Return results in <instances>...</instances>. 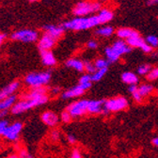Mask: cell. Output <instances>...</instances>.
<instances>
[{
  "label": "cell",
  "mask_w": 158,
  "mask_h": 158,
  "mask_svg": "<svg viewBox=\"0 0 158 158\" xmlns=\"http://www.w3.org/2000/svg\"><path fill=\"white\" fill-rule=\"evenodd\" d=\"M42 120L46 125H48L50 127H54L57 124L59 118L56 113H54L52 111H46L42 115Z\"/></svg>",
  "instance_id": "cell-13"
},
{
  "label": "cell",
  "mask_w": 158,
  "mask_h": 158,
  "mask_svg": "<svg viewBox=\"0 0 158 158\" xmlns=\"http://www.w3.org/2000/svg\"><path fill=\"white\" fill-rule=\"evenodd\" d=\"M132 95H133V98H134V100H135V102L140 103V102L142 101L143 97L139 94V92H138V90H136V91H135L134 93H132Z\"/></svg>",
  "instance_id": "cell-36"
},
{
  "label": "cell",
  "mask_w": 158,
  "mask_h": 158,
  "mask_svg": "<svg viewBox=\"0 0 158 158\" xmlns=\"http://www.w3.org/2000/svg\"><path fill=\"white\" fill-rule=\"evenodd\" d=\"M157 78H158V68H155L149 73L148 79L149 80H154V79H157Z\"/></svg>",
  "instance_id": "cell-34"
},
{
  "label": "cell",
  "mask_w": 158,
  "mask_h": 158,
  "mask_svg": "<svg viewBox=\"0 0 158 158\" xmlns=\"http://www.w3.org/2000/svg\"><path fill=\"white\" fill-rule=\"evenodd\" d=\"M88 106H89L88 100H79L77 102L71 104L67 107V111L70 113L72 118L81 117L88 112Z\"/></svg>",
  "instance_id": "cell-7"
},
{
  "label": "cell",
  "mask_w": 158,
  "mask_h": 158,
  "mask_svg": "<svg viewBox=\"0 0 158 158\" xmlns=\"http://www.w3.org/2000/svg\"><path fill=\"white\" fill-rule=\"evenodd\" d=\"M84 68H85V71H87L88 73H90V74H93L97 71L95 65L89 61H84Z\"/></svg>",
  "instance_id": "cell-29"
},
{
  "label": "cell",
  "mask_w": 158,
  "mask_h": 158,
  "mask_svg": "<svg viewBox=\"0 0 158 158\" xmlns=\"http://www.w3.org/2000/svg\"><path fill=\"white\" fill-rule=\"evenodd\" d=\"M22 129H23V124L21 123H19V122L13 123L8 125V127L6 128L4 134H3V136L5 138H7L8 140L16 141L19 138V135H20V133H21Z\"/></svg>",
  "instance_id": "cell-8"
},
{
  "label": "cell",
  "mask_w": 158,
  "mask_h": 158,
  "mask_svg": "<svg viewBox=\"0 0 158 158\" xmlns=\"http://www.w3.org/2000/svg\"><path fill=\"white\" fill-rule=\"evenodd\" d=\"M146 43L151 47H158V38L156 36H148L146 39Z\"/></svg>",
  "instance_id": "cell-28"
},
{
  "label": "cell",
  "mask_w": 158,
  "mask_h": 158,
  "mask_svg": "<svg viewBox=\"0 0 158 158\" xmlns=\"http://www.w3.org/2000/svg\"><path fill=\"white\" fill-rule=\"evenodd\" d=\"M59 137H60V133H59L58 130H54L51 132V138L53 140H58Z\"/></svg>",
  "instance_id": "cell-37"
},
{
  "label": "cell",
  "mask_w": 158,
  "mask_h": 158,
  "mask_svg": "<svg viewBox=\"0 0 158 158\" xmlns=\"http://www.w3.org/2000/svg\"><path fill=\"white\" fill-rule=\"evenodd\" d=\"M111 47L114 49V51L120 56L122 55H123V54L131 52V50H132V47H130L126 44V42H123V41H118V42H116Z\"/></svg>",
  "instance_id": "cell-15"
},
{
  "label": "cell",
  "mask_w": 158,
  "mask_h": 158,
  "mask_svg": "<svg viewBox=\"0 0 158 158\" xmlns=\"http://www.w3.org/2000/svg\"><path fill=\"white\" fill-rule=\"evenodd\" d=\"M137 89H138V87H137L136 85H131V86L129 87V91H130L131 93H134L135 91L137 90Z\"/></svg>",
  "instance_id": "cell-43"
},
{
  "label": "cell",
  "mask_w": 158,
  "mask_h": 158,
  "mask_svg": "<svg viewBox=\"0 0 158 158\" xmlns=\"http://www.w3.org/2000/svg\"><path fill=\"white\" fill-rule=\"evenodd\" d=\"M19 87H20V83L18 81H15V82L9 84L5 88H3L0 90V100H3V99L12 96L13 93L18 90Z\"/></svg>",
  "instance_id": "cell-11"
},
{
  "label": "cell",
  "mask_w": 158,
  "mask_h": 158,
  "mask_svg": "<svg viewBox=\"0 0 158 158\" xmlns=\"http://www.w3.org/2000/svg\"><path fill=\"white\" fill-rule=\"evenodd\" d=\"M117 36L121 39H130V38H134V37H138L139 36V33L137 31L131 29V28H120L117 31Z\"/></svg>",
  "instance_id": "cell-17"
},
{
  "label": "cell",
  "mask_w": 158,
  "mask_h": 158,
  "mask_svg": "<svg viewBox=\"0 0 158 158\" xmlns=\"http://www.w3.org/2000/svg\"><path fill=\"white\" fill-rule=\"evenodd\" d=\"M122 80L128 85H136V83L138 82V77L136 76V74H135L134 73L131 72H125L123 73L122 75Z\"/></svg>",
  "instance_id": "cell-20"
},
{
  "label": "cell",
  "mask_w": 158,
  "mask_h": 158,
  "mask_svg": "<svg viewBox=\"0 0 158 158\" xmlns=\"http://www.w3.org/2000/svg\"><path fill=\"white\" fill-rule=\"evenodd\" d=\"M147 4H148L149 6H152V5L158 4V0H148Z\"/></svg>",
  "instance_id": "cell-45"
},
{
  "label": "cell",
  "mask_w": 158,
  "mask_h": 158,
  "mask_svg": "<svg viewBox=\"0 0 158 158\" xmlns=\"http://www.w3.org/2000/svg\"><path fill=\"white\" fill-rule=\"evenodd\" d=\"M71 158H82V154H81V152H79L77 149H74L72 152Z\"/></svg>",
  "instance_id": "cell-38"
},
{
  "label": "cell",
  "mask_w": 158,
  "mask_h": 158,
  "mask_svg": "<svg viewBox=\"0 0 158 158\" xmlns=\"http://www.w3.org/2000/svg\"><path fill=\"white\" fill-rule=\"evenodd\" d=\"M157 93H158V90H157Z\"/></svg>",
  "instance_id": "cell-51"
},
{
  "label": "cell",
  "mask_w": 158,
  "mask_h": 158,
  "mask_svg": "<svg viewBox=\"0 0 158 158\" xmlns=\"http://www.w3.org/2000/svg\"><path fill=\"white\" fill-rule=\"evenodd\" d=\"M84 92H85V90H83L79 85H77V86L66 90L65 92H63L62 93V98L63 99H71V98L78 97V96L83 95Z\"/></svg>",
  "instance_id": "cell-16"
},
{
  "label": "cell",
  "mask_w": 158,
  "mask_h": 158,
  "mask_svg": "<svg viewBox=\"0 0 158 158\" xmlns=\"http://www.w3.org/2000/svg\"><path fill=\"white\" fill-rule=\"evenodd\" d=\"M7 158H18V155H16V154H10Z\"/></svg>",
  "instance_id": "cell-49"
},
{
  "label": "cell",
  "mask_w": 158,
  "mask_h": 158,
  "mask_svg": "<svg viewBox=\"0 0 158 158\" xmlns=\"http://www.w3.org/2000/svg\"><path fill=\"white\" fill-rule=\"evenodd\" d=\"M8 125H9V123H8L7 121L0 120V135H3V134H4L6 128L8 127Z\"/></svg>",
  "instance_id": "cell-35"
},
{
  "label": "cell",
  "mask_w": 158,
  "mask_h": 158,
  "mask_svg": "<svg viewBox=\"0 0 158 158\" xmlns=\"http://www.w3.org/2000/svg\"><path fill=\"white\" fill-rule=\"evenodd\" d=\"M8 115V110H3L0 111V120H2L3 118H5Z\"/></svg>",
  "instance_id": "cell-44"
},
{
  "label": "cell",
  "mask_w": 158,
  "mask_h": 158,
  "mask_svg": "<svg viewBox=\"0 0 158 158\" xmlns=\"http://www.w3.org/2000/svg\"><path fill=\"white\" fill-rule=\"evenodd\" d=\"M79 86L81 87V89H83V90H87V89H89L90 87H91V82H89V83H84V84H79Z\"/></svg>",
  "instance_id": "cell-41"
},
{
  "label": "cell",
  "mask_w": 158,
  "mask_h": 158,
  "mask_svg": "<svg viewBox=\"0 0 158 158\" xmlns=\"http://www.w3.org/2000/svg\"><path fill=\"white\" fill-rule=\"evenodd\" d=\"M146 42L144 40L140 37H134V38H130V39H127L126 40V44L130 46V47H138V48H141L143 46V44H145Z\"/></svg>",
  "instance_id": "cell-22"
},
{
  "label": "cell",
  "mask_w": 158,
  "mask_h": 158,
  "mask_svg": "<svg viewBox=\"0 0 158 158\" xmlns=\"http://www.w3.org/2000/svg\"><path fill=\"white\" fill-rule=\"evenodd\" d=\"M101 8L100 3L98 2H79L74 7L73 12L74 15L78 17H83L84 15H87L89 13H92L95 11H98Z\"/></svg>",
  "instance_id": "cell-4"
},
{
  "label": "cell",
  "mask_w": 158,
  "mask_h": 158,
  "mask_svg": "<svg viewBox=\"0 0 158 158\" xmlns=\"http://www.w3.org/2000/svg\"><path fill=\"white\" fill-rule=\"evenodd\" d=\"M105 52H106V56L108 58L109 62H115L118 60V57H120V56L114 51V49L112 47H106Z\"/></svg>",
  "instance_id": "cell-23"
},
{
  "label": "cell",
  "mask_w": 158,
  "mask_h": 158,
  "mask_svg": "<svg viewBox=\"0 0 158 158\" xmlns=\"http://www.w3.org/2000/svg\"><path fill=\"white\" fill-rule=\"evenodd\" d=\"M98 25H100L98 15H93L90 17H77L74 18L71 21L65 22L62 25V27L64 29H70V30H85L91 27H94Z\"/></svg>",
  "instance_id": "cell-1"
},
{
  "label": "cell",
  "mask_w": 158,
  "mask_h": 158,
  "mask_svg": "<svg viewBox=\"0 0 158 158\" xmlns=\"http://www.w3.org/2000/svg\"><path fill=\"white\" fill-rule=\"evenodd\" d=\"M59 91H60V89L57 88V87H56V88H53V89H52V90H51V92H52L53 94H57Z\"/></svg>",
  "instance_id": "cell-46"
},
{
  "label": "cell",
  "mask_w": 158,
  "mask_h": 158,
  "mask_svg": "<svg viewBox=\"0 0 158 158\" xmlns=\"http://www.w3.org/2000/svg\"><path fill=\"white\" fill-rule=\"evenodd\" d=\"M60 120H61L64 123H70L71 120H72V116H71L70 113L66 110V111H64V112L61 113Z\"/></svg>",
  "instance_id": "cell-31"
},
{
  "label": "cell",
  "mask_w": 158,
  "mask_h": 158,
  "mask_svg": "<svg viewBox=\"0 0 158 158\" xmlns=\"http://www.w3.org/2000/svg\"><path fill=\"white\" fill-rule=\"evenodd\" d=\"M41 56H42V61L45 66H54L56 63V59L54 56V54L50 50H44L41 51Z\"/></svg>",
  "instance_id": "cell-14"
},
{
  "label": "cell",
  "mask_w": 158,
  "mask_h": 158,
  "mask_svg": "<svg viewBox=\"0 0 158 158\" xmlns=\"http://www.w3.org/2000/svg\"><path fill=\"white\" fill-rule=\"evenodd\" d=\"M107 72V68H105V69H100V70H97L93 74H91V80L92 81H100L101 79L105 76V74Z\"/></svg>",
  "instance_id": "cell-24"
},
{
  "label": "cell",
  "mask_w": 158,
  "mask_h": 158,
  "mask_svg": "<svg viewBox=\"0 0 158 158\" xmlns=\"http://www.w3.org/2000/svg\"><path fill=\"white\" fill-rule=\"evenodd\" d=\"M113 32H114V29L111 27H105L99 28L98 30H96V34L104 36V37L111 36L113 34Z\"/></svg>",
  "instance_id": "cell-26"
},
{
  "label": "cell",
  "mask_w": 158,
  "mask_h": 158,
  "mask_svg": "<svg viewBox=\"0 0 158 158\" xmlns=\"http://www.w3.org/2000/svg\"><path fill=\"white\" fill-rule=\"evenodd\" d=\"M48 102V96L47 94L39 98L33 99H24V100L15 103V105L11 108V112L15 115L22 114L31 108H34L39 106H43Z\"/></svg>",
  "instance_id": "cell-2"
},
{
  "label": "cell",
  "mask_w": 158,
  "mask_h": 158,
  "mask_svg": "<svg viewBox=\"0 0 158 158\" xmlns=\"http://www.w3.org/2000/svg\"><path fill=\"white\" fill-rule=\"evenodd\" d=\"M16 103V96L12 95L3 100H0V111L8 110L9 108H12V106Z\"/></svg>",
  "instance_id": "cell-19"
},
{
  "label": "cell",
  "mask_w": 158,
  "mask_h": 158,
  "mask_svg": "<svg viewBox=\"0 0 158 158\" xmlns=\"http://www.w3.org/2000/svg\"><path fill=\"white\" fill-rule=\"evenodd\" d=\"M152 89H153L152 86L148 85V84L141 85L140 87H138V89H137L138 92H139V94H140L142 97H145V96L149 95V94L152 91Z\"/></svg>",
  "instance_id": "cell-25"
},
{
  "label": "cell",
  "mask_w": 158,
  "mask_h": 158,
  "mask_svg": "<svg viewBox=\"0 0 158 158\" xmlns=\"http://www.w3.org/2000/svg\"><path fill=\"white\" fill-rule=\"evenodd\" d=\"M67 140H68L69 143L74 144V143L76 142V137H75L73 135H69L67 136Z\"/></svg>",
  "instance_id": "cell-40"
},
{
  "label": "cell",
  "mask_w": 158,
  "mask_h": 158,
  "mask_svg": "<svg viewBox=\"0 0 158 158\" xmlns=\"http://www.w3.org/2000/svg\"><path fill=\"white\" fill-rule=\"evenodd\" d=\"M113 12L108 10H102L98 14V17H99V21H100V24H106L113 19Z\"/></svg>",
  "instance_id": "cell-21"
},
{
  "label": "cell",
  "mask_w": 158,
  "mask_h": 158,
  "mask_svg": "<svg viewBox=\"0 0 158 158\" xmlns=\"http://www.w3.org/2000/svg\"><path fill=\"white\" fill-rule=\"evenodd\" d=\"M151 71H152V67L150 65H141V66L138 67V69H137V73L143 75V74L149 73Z\"/></svg>",
  "instance_id": "cell-30"
},
{
  "label": "cell",
  "mask_w": 158,
  "mask_h": 158,
  "mask_svg": "<svg viewBox=\"0 0 158 158\" xmlns=\"http://www.w3.org/2000/svg\"><path fill=\"white\" fill-rule=\"evenodd\" d=\"M91 80V74L88 73V74H84L80 77L79 79V84H84V83H89Z\"/></svg>",
  "instance_id": "cell-33"
},
{
  "label": "cell",
  "mask_w": 158,
  "mask_h": 158,
  "mask_svg": "<svg viewBox=\"0 0 158 158\" xmlns=\"http://www.w3.org/2000/svg\"><path fill=\"white\" fill-rule=\"evenodd\" d=\"M11 39L23 43H34L38 40V32L32 29H21L12 33Z\"/></svg>",
  "instance_id": "cell-5"
},
{
  "label": "cell",
  "mask_w": 158,
  "mask_h": 158,
  "mask_svg": "<svg viewBox=\"0 0 158 158\" xmlns=\"http://www.w3.org/2000/svg\"><path fill=\"white\" fill-rule=\"evenodd\" d=\"M66 66L68 68H72L77 72H83L85 70L84 68V62L81 61L80 59H77V58H71L68 59L66 61Z\"/></svg>",
  "instance_id": "cell-18"
},
{
  "label": "cell",
  "mask_w": 158,
  "mask_h": 158,
  "mask_svg": "<svg viewBox=\"0 0 158 158\" xmlns=\"http://www.w3.org/2000/svg\"><path fill=\"white\" fill-rule=\"evenodd\" d=\"M128 106V102L124 97H117L109 99L105 102V110L106 112H116L125 109Z\"/></svg>",
  "instance_id": "cell-6"
},
{
  "label": "cell",
  "mask_w": 158,
  "mask_h": 158,
  "mask_svg": "<svg viewBox=\"0 0 158 158\" xmlns=\"http://www.w3.org/2000/svg\"><path fill=\"white\" fill-rule=\"evenodd\" d=\"M97 46H98V44H97V43L94 42V41H89V42L88 43V47L90 48V49H95V48H97Z\"/></svg>",
  "instance_id": "cell-42"
},
{
  "label": "cell",
  "mask_w": 158,
  "mask_h": 158,
  "mask_svg": "<svg viewBox=\"0 0 158 158\" xmlns=\"http://www.w3.org/2000/svg\"><path fill=\"white\" fill-rule=\"evenodd\" d=\"M109 64V61L106 60V59H103V58H99L95 61V67L97 70H100V69H105V68H107Z\"/></svg>",
  "instance_id": "cell-27"
},
{
  "label": "cell",
  "mask_w": 158,
  "mask_h": 158,
  "mask_svg": "<svg viewBox=\"0 0 158 158\" xmlns=\"http://www.w3.org/2000/svg\"><path fill=\"white\" fill-rule=\"evenodd\" d=\"M18 158H34V157H33V155H32V154H30L27 150L22 149L21 151L19 152Z\"/></svg>",
  "instance_id": "cell-32"
},
{
  "label": "cell",
  "mask_w": 158,
  "mask_h": 158,
  "mask_svg": "<svg viewBox=\"0 0 158 158\" xmlns=\"http://www.w3.org/2000/svg\"><path fill=\"white\" fill-rule=\"evenodd\" d=\"M51 80V73L49 72H42V73H32L27 75L25 82L29 87L41 88L44 85L48 84Z\"/></svg>",
  "instance_id": "cell-3"
},
{
  "label": "cell",
  "mask_w": 158,
  "mask_h": 158,
  "mask_svg": "<svg viewBox=\"0 0 158 158\" xmlns=\"http://www.w3.org/2000/svg\"><path fill=\"white\" fill-rule=\"evenodd\" d=\"M105 100H92L89 101L88 112L90 114L106 113L105 110Z\"/></svg>",
  "instance_id": "cell-10"
},
{
  "label": "cell",
  "mask_w": 158,
  "mask_h": 158,
  "mask_svg": "<svg viewBox=\"0 0 158 158\" xmlns=\"http://www.w3.org/2000/svg\"><path fill=\"white\" fill-rule=\"evenodd\" d=\"M143 52H145V53H150V52H152V47H151L147 43H145L144 44H143V46L140 48Z\"/></svg>",
  "instance_id": "cell-39"
},
{
  "label": "cell",
  "mask_w": 158,
  "mask_h": 158,
  "mask_svg": "<svg viewBox=\"0 0 158 158\" xmlns=\"http://www.w3.org/2000/svg\"><path fill=\"white\" fill-rule=\"evenodd\" d=\"M4 40H5V35L2 34V33H0V46H1V44H3Z\"/></svg>",
  "instance_id": "cell-47"
},
{
  "label": "cell",
  "mask_w": 158,
  "mask_h": 158,
  "mask_svg": "<svg viewBox=\"0 0 158 158\" xmlns=\"http://www.w3.org/2000/svg\"><path fill=\"white\" fill-rule=\"evenodd\" d=\"M152 142V144H153L154 146L158 147V136H157V137H154Z\"/></svg>",
  "instance_id": "cell-48"
},
{
  "label": "cell",
  "mask_w": 158,
  "mask_h": 158,
  "mask_svg": "<svg viewBox=\"0 0 158 158\" xmlns=\"http://www.w3.org/2000/svg\"><path fill=\"white\" fill-rule=\"evenodd\" d=\"M44 29L45 30V33L50 35L51 37L55 38L56 40L58 39L59 37H61L64 33V28L61 27H57L54 25H46L44 27Z\"/></svg>",
  "instance_id": "cell-12"
},
{
  "label": "cell",
  "mask_w": 158,
  "mask_h": 158,
  "mask_svg": "<svg viewBox=\"0 0 158 158\" xmlns=\"http://www.w3.org/2000/svg\"><path fill=\"white\" fill-rule=\"evenodd\" d=\"M38 1V0H29V2H36Z\"/></svg>",
  "instance_id": "cell-50"
},
{
  "label": "cell",
  "mask_w": 158,
  "mask_h": 158,
  "mask_svg": "<svg viewBox=\"0 0 158 158\" xmlns=\"http://www.w3.org/2000/svg\"><path fill=\"white\" fill-rule=\"evenodd\" d=\"M56 40L53 37H51L48 34H44L43 37L40 39L38 46L40 51H44V50H50L51 48H53V46L55 45Z\"/></svg>",
  "instance_id": "cell-9"
}]
</instances>
